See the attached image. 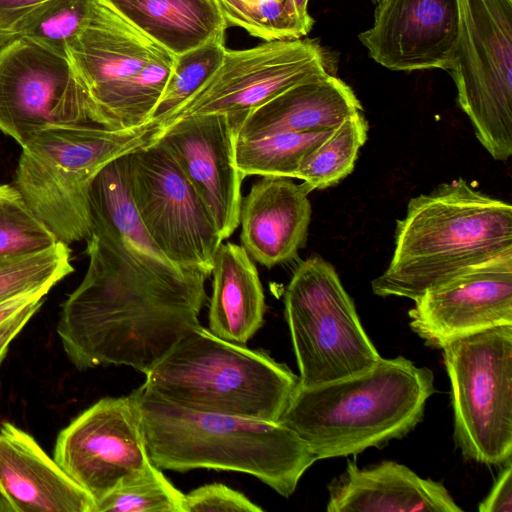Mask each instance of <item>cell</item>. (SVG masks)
<instances>
[{"instance_id": "ac0fdd59", "label": "cell", "mask_w": 512, "mask_h": 512, "mask_svg": "<svg viewBox=\"0 0 512 512\" xmlns=\"http://www.w3.org/2000/svg\"><path fill=\"white\" fill-rule=\"evenodd\" d=\"M290 179L262 176L241 202V246L267 268L296 258L307 239L309 193Z\"/></svg>"}, {"instance_id": "7a4b0ae2", "label": "cell", "mask_w": 512, "mask_h": 512, "mask_svg": "<svg viewBox=\"0 0 512 512\" xmlns=\"http://www.w3.org/2000/svg\"><path fill=\"white\" fill-rule=\"evenodd\" d=\"M512 251V206L462 178L411 198L397 221L387 269L372 280L375 295L416 300L463 271Z\"/></svg>"}, {"instance_id": "ab89813d", "label": "cell", "mask_w": 512, "mask_h": 512, "mask_svg": "<svg viewBox=\"0 0 512 512\" xmlns=\"http://www.w3.org/2000/svg\"><path fill=\"white\" fill-rule=\"evenodd\" d=\"M371 1H372L373 3H375V4H377V3H379V2H380V1H382V0H371Z\"/></svg>"}, {"instance_id": "f546056e", "label": "cell", "mask_w": 512, "mask_h": 512, "mask_svg": "<svg viewBox=\"0 0 512 512\" xmlns=\"http://www.w3.org/2000/svg\"><path fill=\"white\" fill-rule=\"evenodd\" d=\"M184 493L151 464L96 503L95 512H183Z\"/></svg>"}, {"instance_id": "d590c367", "label": "cell", "mask_w": 512, "mask_h": 512, "mask_svg": "<svg viewBox=\"0 0 512 512\" xmlns=\"http://www.w3.org/2000/svg\"><path fill=\"white\" fill-rule=\"evenodd\" d=\"M43 302L44 298L32 301L20 312L0 326V367L8 353L11 342L22 331L32 316L39 310Z\"/></svg>"}, {"instance_id": "83f0119b", "label": "cell", "mask_w": 512, "mask_h": 512, "mask_svg": "<svg viewBox=\"0 0 512 512\" xmlns=\"http://www.w3.org/2000/svg\"><path fill=\"white\" fill-rule=\"evenodd\" d=\"M227 48L213 41L174 55L168 80L149 120L164 121L197 92L220 66Z\"/></svg>"}, {"instance_id": "f35d334b", "label": "cell", "mask_w": 512, "mask_h": 512, "mask_svg": "<svg viewBox=\"0 0 512 512\" xmlns=\"http://www.w3.org/2000/svg\"><path fill=\"white\" fill-rule=\"evenodd\" d=\"M0 511L5 512H14V509L8 499L5 497V495L0 490Z\"/></svg>"}, {"instance_id": "4316f807", "label": "cell", "mask_w": 512, "mask_h": 512, "mask_svg": "<svg viewBox=\"0 0 512 512\" xmlns=\"http://www.w3.org/2000/svg\"><path fill=\"white\" fill-rule=\"evenodd\" d=\"M70 252L58 241L43 251L0 256V303L33 292L48 293L73 272Z\"/></svg>"}, {"instance_id": "9c48e42d", "label": "cell", "mask_w": 512, "mask_h": 512, "mask_svg": "<svg viewBox=\"0 0 512 512\" xmlns=\"http://www.w3.org/2000/svg\"><path fill=\"white\" fill-rule=\"evenodd\" d=\"M459 38L448 71L460 107L493 159L512 155V0H458Z\"/></svg>"}, {"instance_id": "74e56055", "label": "cell", "mask_w": 512, "mask_h": 512, "mask_svg": "<svg viewBox=\"0 0 512 512\" xmlns=\"http://www.w3.org/2000/svg\"><path fill=\"white\" fill-rule=\"evenodd\" d=\"M308 1L309 0H291L298 19L305 28L310 31L314 21L308 13Z\"/></svg>"}, {"instance_id": "8fae6325", "label": "cell", "mask_w": 512, "mask_h": 512, "mask_svg": "<svg viewBox=\"0 0 512 512\" xmlns=\"http://www.w3.org/2000/svg\"><path fill=\"white\" fill-rule=\"evenodd\" d=\"M329 72L322 48L312 39L265 41L252 48L226 50L201 88L162 124L190 116L225 114L238 130L253 110L288 88Z\"/></svg>"}, {"instance_id": "cb8c5ba5", "label": "cell", "mask_w": 512, "mask_h": 512, "mask_svg": "<svg viewBox=\"0 0 512 512\" xmlns=\"http://www.w3.org/2000/svg\"><path fill=\"white\" fill-rule=\"evenodd\" d=\"M367 133L368 123L362 111L350 115L304 157L295 178L302 180L308 193L337 184L353 171Z\"/></svg>"}, {"instance_id": "f1b7e54d", "label": "cell", "mask_w": 512, "mask_h": 512, "mask_svg": "<svg viewBox=\"0 0 512 512\" xmlns=\"http://www.w3.org/2000/svg\"><path fill=\"white\" fill-rule=\"evenodd\" d=\"M228 27L236 26L265 41L303 38L291 0H214Z\"/></svg>"}, {"instance_id": "e0dca14e", "label": "cell", "mask_w": 512, "mask_h": 512, "mask_svg": "<svg viewBox=\"0 0 512 512\" xmlns=\"http://www.w3.org/2000/svg\"><path fill=\"white\" fill-rule=\"evenodd\" d=\"M166 53L108 0H94L86 24L67 48L91 121L96 124L98 112L123 83Z\"/></svg>"}, {"instance_id": "ffe728a7", "label": "cell", "mask_w": 512, "mask_h": 512, "mask_svg": "<svg viewBox=\"0 0 512 512\" xmlns=\"http://www.w3.org/2000/svg\"><path fill=\"white\" fill-rule=\"evenodd\" d=\"M328 512H462L446 487L394 461L346 469L328 485Z\"/></svg>"}, {"instance_id": "2e32d148", "label": "cell", "mask_w": 512, "mask_h": 512, "mask_svg": "<svg viewBox=\"0 0 512 512\" xmlns=\"http://www.w3.org/2000/svg\"><path fill=\"white\" fill-rule=\"evenodd\" d=\"M236 140V128L225 114L180 119L158 140L204 202L222 240L239 226L244 176L236 166Z\"/></svg>"}, {"instance_id": "ba28073f", "label": "cell", "mask_w": 512, "mask_h": 512, "mask_svg": "<svg viewBox=\"0 0 512 512\" xmlns=\"http://www.w3.org/2000/svg\"><path fill=\"white\" fill-rule=\"evenodd\" d=\"M442 350L455 442L470 460L504 465L512 455V325L460 338Z\"/></svg>"}, {"instance_id": "7c38bea8", "label": "cell", "mask_w": 512, "mask_h": 512, "mask_svg": "<svg viewBox=\"0 0 512 512\" xmlns=\"http://www.w3.org/2000/svg\"><path fill=\"white\" fill-rule=\"evenodd\" d=\"M53 459L95 504L146 470L152 462L132 394L102 398L81 412L59 432Z\"/></svg>"}, {"instance_id": "9a60e30c", "label": "cell", "mask_w": 512, "mask_h": 512, "mask_svg": "<svg viewBox=\"0 0 512 512\" xmlns=\"http://www.w3.org/2000/svg\"><path fill=\"white\" fill-rule=\"evenodd\" d=\"M458 38V0H382L372 25L358 35L375 62L408 72L449 71Z\"/></svg>"}, {"instance_id": "836d02e7", "label": "cell", "mask_w": 512, "mask_h": 512, "mask_svg": "<svg viewBox=\"0 0 512 512\" xmlns=\"http://www.w3.org/2000/svg\"><path fill=\"white\" fill-rule=\"evenodd\" d=\"M49 0H0V48L19 37L25 22Z\"/></svg>"}, {"instance_id": "277c9868", "label": "cell", "mask_w": 512, "mask_h": 512, "mask_svg": "<svg viewBox=\"0 0 512 512\" xmlns=\"http://www.w3.org/2000/svg\"><path fill=\"white\" fill-rule=\"evenodd\" d=\"M131 394L141 412L148 456L161 470L245 473L289 497L317 461L309 447L279 422L186 409L141 386Z\"/></svg>"}, {"instance_id": "8992f818", "label": "cell", "mask_w": 512, "mask_h": 512, "mask_svg": "<svg viewBox=\"0 0 512 512\" xmlns=\"http://www.w3.org/2000/svg\"><path fill=\"white\" fill-rule=\"evenodd\" d=\"M162 133L154 120L120 130L94 123L47 126L21 146L14 186L59 241L86 240L94 178L113 160L157 142Z\"/></svg>"}, {"instance_id": "484cf974", "label": "cell", "mask_w": 512, "mask_h": 512, "mask_svg": "<svg viewBox=\"0 0 512 512\" xmlns=\"http://www.w3.org/2000/svg\"><path fill=\"white\" fill-rule=\"evenodd\" d=\"M334 129L311 133L278 132L255 139H237L236 166L244 178L249 175L295 178L304 157Z\"/></svg>"}, {"instance_id": "3957f363", "label": "cell", "mask_w": 512, "mask_h": 512, "mask_svg": "<svg viewBox=\"0 0 512 512\" xmlns=\"http://www.w3.org/2000/svg\"><path fill=\"white\" fill-rule=\"evenodd\" d=\"M433 372L398 356L335 381L298 384L279 423L317 460L356 455L407 435L434 394Z\"/></svg>"}, {"instance_id": "5bb4252c", "label": "cell", "mask_w": 512, "mask_h": 512, "mask_svg": "<svg viewBox=\"0 0 512 512\" xmlns=\"http://www.w3.org/2000/svg\"><path fill=\"white\" fill-rule=\"evenodd\" d=\"M414 302L408 312L409 325L433 348L512 325V251L428 289Z\"/></svg>"}, {"instance_id": "8d00e7d4", "label": "cell", "mask_w": 512, "mask_h": 512, "mask_svg": "<svg viewBox=\"0 0 512 512\" xmlns=\"http://www.w3.org/2000/svg\"><path fill=\"white\" fill-rule=\"evenodd\" d=\"M48 293L45 291L33 292L18 297H14L7 301L0 303V326L3 325L7 320L12 318L15 314L20 312L32 301L44 298Z\"/></svg>"}, {"instance_id": "d6986e66", "label": "cell", "mask_w": 512, "mask_h": 512, "mask_svg": "<svg viewBox=\"0 0 512 512\" xmlns=\"http://www.w3.org/2000/svg\"><path fill=\"white\" fill-rule=\"evenodd\" d=\"M0 490L14 512H95L93 498L10 422L0 426Z\"/></svg>"}, {"instance_id": "52a82bcc", "label": "cell", "mask_w": 512, "mask_h": 512, "mask_svg": "<svg viewBox=\"0 0 512 512\" xmlns=\"http://www.w3.org/2000/svg\"><path fill=\"white\" fill-rule=\"evenodd\" d=\"M284 305L300 386L346 378L381 359L335 268L322 257L311 256L296 267Z\"/></svg>"}, {"instance_id": "6da1fadb", "label": "cell", "mask_w": 512, "mask_h": 512, "mask_svg": "<svg viewBox=\"0 0 512 512\" xmlns=\"http://www.w3.org/2000/svg\"><path fill=\"white\" fill-rule=\"evenodd\" d=\"M87 272L61 305L56 332L83 371L102 365L147 373L198 327L209 275L180 268L152 241L130 190L103 192L90 213Z\"/></svg>"}, {"instance_id": "7402d4cb", "label": "cell", "mask_w": 512, "mask_h": 512, "mask_svg": "<svg viewBox=\"0 0 512 512\" xmlns=\"http://www.w3.org/2000/svg\"><path fill=\"white\" fill-rule=\"evenodd\" d=\"M211 274L209 330L227 341L246 344L262 327L266 311L256 266L241 245L222 243Z\"/></svg>"}, {"instance_id": "4dcf8cb0", "label": "cell", "mask_w": 512, "mask_h": 512, "mask_svg": "<svg viewBox=\"0 0 512 512\" xmlns=\"http://www.w3.org/2000/svg\"><path fill=\"white\" fill-rule=\"evenodd\" d=\"M58 241L14 185H0V256L43 251Z\"/></svg>"}, {"instance_id": "30bf717a", "label": "cell", "mask_w": 512, "mask_h": 512, "mask_svg": "<svg viewBox=\"0 0 512 512\" xmlns=\"http://www.w3.org/2000/svg\"><path fill=\"white\" fill-rule=\"evenodd\" d=\"M129 189L144 229L180 268L212 273L223 240L204 202L157 141L128 154Z\"/></svg>"}, {"instance_id": "5b68a950", "label": "cell", "mask_w": 512, "mask_h": 512, "mask_svg": "<svg viewBox=\"0 0 512 512\" xmlns=\"http://www.w3.org/2000/svg\"><path fill=\"white\" fill-rule=\"evenodd\" d=\"M142 388L200 412L278 422L299 377L262 350L222 339L199 325L147 372Z\"/></svg>"}, {"instance_id": "603a6c76", "label": "cell", "mask_w": 512, "mask_h": 512, "mask_svg": "<svg viewBox=\"0 0 512 512\" xmlns=\"http://www.w3.org/2000/svg\"><path fill=\"white\" fill-rule=\"evenodd\" d=\"M108 1L172 55L225 42L228 25L214 0Z\"/></svg>"}, {"instance_id": "e575fe53", "label": "cell", "mask_w": 512, "mask_h": 512, "mask_svg": "<svg viewBox=\"0 0 512 512\" xmlns=\"http://www.w3.org/2000/svg\"><path fill=\"white\" fill-rule=\"evenodd\" d=\"M480 512H511L512 511V463L511 460L504 467L495 480L491 491L479 503Z\"/></svg>"}, {"instance_id": "1f68e13d", "label": "cell", "mask_w": 512, "mask_h": 512, "mask_svg": "<svg viewBox=\"0 0 512 512\" xmlns=\"http://www.w3.org/2000/svg\"><path fill=\"white\" fill-rule=\"evenodd\" d=\"M94 0H49L25 22V38L67 58V48L86 24Z\"/></svg>"}, {"instance_id": "44dd1931", "label": "cell", "mask_w": 512, "mask_h": 512, "mask_svg": "<svg viewBox=\"0 0 512 512\" xmlns=\"http://www.w3.org/2000/svg\"><path fill=\"white\" fill-rule=\"evenodd\" d=\"M359 111L362 105L352 88L327 72L288 88L250 112L237 130V139L332 130Z\"/></svg>"}, {"instance_id": "4fadbf2b", "label": "cell", "mask_w": 512, "mask_h": 512, "mask_svg": "<svg viewBox=\"0 0 512 512\" xmlns=\"http://www.w3.org/2000/svg\"><path fill=\"white\" fill-rule=\"evenodd\" d=\"M91 121L68 58L25 38L0 48V131L20 146L38 130Z\"/></svg>"}, {"instance_id": "d4e9b609", "label": "cell", "mask_w": 512, "mask_h": 512, "mask_svg": "<svg viewBox=\"0 0 512 512\" xmlns=\"http://www.w3.org/2000/svg\"><path fill=\"white\" fill-rule=\"evenodd\" d=\"M173 59L174 55L166 53L130 77L100 109L96 124L120 130L148 122L168 80Z\"/></svg>"}, {"instance_id": "d6a6232c", "label": "cell", "mask_w": 512, "mask_h": 512, "mask_svg": "<svg viewBox=\"0 0 512 512\" xmlns=\"http://www.w3.org/2000/svg\"><path fill=\"white\" fill-rule=\"evenodd\" d=\"M263 512V508L252 502L241 492L222 483L200 486L184 494L183 512Z\"/></svg>"}]
</instances>
